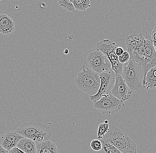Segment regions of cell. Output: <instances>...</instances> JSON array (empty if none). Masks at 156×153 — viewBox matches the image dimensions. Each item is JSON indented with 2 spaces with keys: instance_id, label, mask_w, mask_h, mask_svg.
Returning <instances> with one entry per match:
<instances>
[{
  "instance_id": "6da1fadb",
  "label": "cell",
  "mask_w": 156,
  "mask_h": 153,
  "mask_svg": "<svg viewBox=\"0 0 156 153\" xmlns=\"http://www.w3.org/2000/svg\"><path fill=\"white\" fill-rule=\"evenodd\" d=\"M126 44L130 59L142 67L145 84L147 72L156 66V51L153 42L146 40L142 34H133L127 37Z\"/></svg>"
},
{
  "instance_id": "7a4b0ae2",
  "label": "cell",
  "mask_w": 156,
  "mask_h": 153,
  "mask_svg": "<svg viewBox=\"0 0 156 153\" xmlns=\"http://www.w3.org/2000/svg\"><path fill=\"white\" fill-rule=\"evenodd\" d=\"M15 131L24 138L34 140L36 144L48 141L52 137L50 127L41 122L25 123Z\"/></svg>"
},
{
  "instance_id": "3957f363",
  "label": "cell",
  "mask_w": 156,
  "mask_h": 153,
  "mask_svg": "<svg viewBox=\"0 0 156 153\" xmlns=\"http://www.w3.org/2000/svg\"><path fill=\"white\" fill-rule=\"evenodd\" d=\"M101 140H105L123 153H137L135 142L122 130L110 124L109 129Z\"/></svg>"
},
{
  "instance_id": "277c9868",
  "label": "cell",
  "mask_w": 156,
  "mask_h": 153,
  "mask_svg": "<svg viewBox=\"0 0 156 153\" xmlns=\"http://www.w3.org/2000/svg\"><path fill=\"white\" fill-rule=\"evenodd\" d=\"M75 83L81 91L93 96L95 95L99 90L100 77L96 72L83 65V71L78 73Z\"/></svg>"
},
{
  "instance_id": "5b68a950",
  "label": "cell",
  "mask_w": 156,
  "mask_h": 153,
  "mask_svg": "<svg viewBox=\"0 0 156 153\" xmlns=\"http://www.w3.org/2000/svg\"><path fill=\"white\" fill-rule=\"evenodd\" d=\"M127 66H123L122 78L132 91H140L145 88L144 73L140 63L129 59Z\"/></svg>"
},
{
  "instance_id": "8992f818",
  "label": "cell",
  "mask_w": 156,
  "mask_h": 153,
  "mask_svg": "<svg viewBox=\"0 0 156 153\" xmlns=\"http://www.w3.org/2000/svg\"><path fill=\"white\" fill-rule=\"evenodd\" d=\"M84 65L98 75L112 70V65L107 56L97 48L90 50L84 56Z\"/></svg>"
},
{
  "instance_id": "52a82bcc",
  "label": "cell",
  "mask_w": 156,
  "mask_h": 153,
  "mask_svg": "<svg viewBox=\"0 0 156 153\" xmlns=\"http://www.w3.org/2000/svg\"><path fill=\"white\" fill-rule=\"evenodd\" d=\"M118 47L114 41L104 39L97 44L96 47L107 56L112 65V70L116 75H121L124 64L119 62L118 56L116 54L115 49Z\"/></svg>"
},
{
  "instance_id": "ba28073f",
  "label": "cell",
  "mask_w": 156,
  "mask_h": 153,
  "mask_svg": "<svg viewBox=\"0 0 156 153\" xmlns=\"http://www.w3.org/2000/svg\"><path fill=\"white\" fill-rule=\"evenodd\" d=\"M124 105V102L113 96L111 92L103 95L99 100L94 103V107L102 114L115 113Z\"/></svg>"
},
{
  "instance_id": "9c48e42d",
  "label": "cell",
  "mask_w": 156,
  "mask_h": 153,
  "mask_svg": "<svg viewBox=\"0 0 156 153\" xmlns=\"http://www.w3.org/2000/svg\"><path fill=\"white\" fill-rule=\"evenodd\" d=\"M100 79V86L95 95L90 96V98L94 103L99 100L103 95L111 93L116 80V75L112 70L105 71L99 75Z\"/></svg>"
},
{
  "instance_id": "30bf717a",
  "label": "cell",
  "mask_w": 156,
  "mask_h": 153,
  "mask_svg": "<svg viewBox=\"0 0 156 153\" xmlns=\"http://www.w3.org/2000/svg\"><path fill=\"white\" fill-rule=\"evenodd\" d=\"M111 93L122 102H124L130 98L132 91L128 86L121 75H118L116 77L115 85Z\"/></svg>"
},
{
  "instance_id": "8fae6325",
  "label": "cell",
  "mask_w": 156,
  "mask_h": 153,
  "mask_svg": "<svg viewBox=\"0 0 156 153\" xmlns=\"http://www.w3.org/2000/svg\"><path fill=\"white\" fill-rule=\"evenodd\" d=\"M24 137L16 131L9 130L1 137L0 145L8 151L11 150L19 143Z\"/></svg>"
},
{
  "instance_id": "7c38bea8",
  "label": "cell",
  "mask_w": 156,
  "mask_h": 153,
  "mask_svg": "<svg viewBox=\"0 0 156 153\" xmlns=\"http://www.w3.org/2000/svg\"><path fill=\"white\" fill-rule=\"evenodd\" d=\"M15 29V23L12 18L7 15L0 14V33L10 36L13 33Z\"/></svg>"
},
{
  "instance_id": "4fadbf2b",
  "label": "cell",
  "mask_w": 156,
  "mask_h": 153,
  "mask_svg": "<svg viewBox=\"0 0 156 153\" xmlns=\"http://www.w3.org/2000/svg\"><path fill=\"white\" fill-rule=\"evenodd\" d=\"M16 147L25 153H37V144L30 139L25 138L21 139Z\"/></svg>"
},
{
  "instance_id": "5bb4252c",
  "label": "cell",
  "mask_w": 156,
  "mask_h": 153,
  "mask_svg": "<svg viewBox=\"0 0 156 153\" xmlns=\"http://www.w3.org/2000/svg\"><path fill=\"white\" fill-rule=\"evenodd\" d=\"M56 145L50 140L37 144V153H57Z\"/></svg>"
},
{
  "instance_id": "9a60e30c",
  "label": "cell",
  "mask_w": 156,
  "mask_h": 153,
  "mask_svg": "<svg viewBox=\"0 0 156 153\" xmlns=\"http://www.w3.org/2000/svg\"><path fill=\"white\" fill-rule=\"evenodd\" d=\"M156 87V67L151 68L146 74L145 88L152 89Z\"/></svg>"
},
{
  "instance_id": "2e32d148",
  "label": "cell",
  "mask_w": 156,
  "mask_h": 153,
  "mask_svg": "<svg viewBox=\"0 0 156 153\" xmlns=\"http://www.w3.org/2000/svg\"><path fill=\"white\" fill-rule=\"evenodd\" d=\"M73 4L79 11H85L91 7L90 0H73Z\"/></svg>"
},
{
  "instance_id": "e0dca14e",
  "label": "cell",
  "mask_w": 156,
  "mask_h": 153,
  "mask_svg": "<svg viewBox=\"0 0 156 153\" xmlns=\"http://www.w3.org/2000/svg\"><path fill=\"white\" fill-rule=\"evenodd\" d=\"M102 153H123L115 146L105 140H101Z\"/></svg>"
},
{
  "instance_id": "ac0fdd59",
  "label": "cell",
  "mask_w": 156,
  "mask_h": 153,
  "mask_svg": "<svg viewBox=\"0 0 156 153\" xmlns=\"http://www.w3.org/2000/svg\"><path fill=\"white\" fill-rule=\"evenodd\" d=\"M109 124L108 121L105 120L104 123L99 124L98 128L97 137L99 139H102L108 132L109 129Z\"/></svg>"
},
{
  "instance_id": "d6986e66",
  "label": "cell",
  "mask_w": 156,
  "mask_h": 153,
  "mask_svg": "<svg viewBox=\"0 0 156 153\" xmlns=\"http://www.w3.org/2000/svg\"><path fill=\"white\" fill-rule=\"evenodd\" d=\"M59 6L70 12H74L75 9L73 4V0H58Z\"/></svg>"
},
{
  "instance_id": "ffe728a7",
  "label": "cell",
  "mask_w": 156,
  "mask_h": 153,
  "mask_svg": "<svg viewBox=\"0 0 156 153\" xmlns=\"http://www.w3.org/2000/svg\"><path fill=\"white\" fill-rule=\"evenodd\" d=\"M90 146L92 150L95 151H98L102 150V142L99 139L92 140L90 143Z\"/></svg>"
},
{
  "instance_id": "44dd1931",
  "label": "cell",
  "mask_w": 156,
  "mask_h": 153,
  "mask_svg": "<svg viewBox=\"0 0 156 153\" xmlns=\"http://www.w3.org/2000/svg\"><path fill=\"white\" fill-rule=\"evenodd\" d=\"M130 59V55L127 51H124L122 55L118 57L119 62L122 64L127 62Z\"/></svg>"
},
{
  "instance_id": "7402d4cb",
  "label": "cell",
  "mask_w": 156,
  "mask_h": 153,
  "mask_svg": "<svg viewBox=\"0 0 156 153\" xmlns=\"http://www.w3.org/2000/svg\"><path fill=\"white\" fill-rule=\"evenodd\" d=\"M9 153H25L24 151L18 148L17 147H15L13 148L11 150L9 151Z\"/></svg>"
},
{
  "instance_id": "603a6c76",
  "label": "cell",
  "mask_w": 156,
  "mask_h": 153,
  "mask_svg": "<svg viewBox=\"0 0 156 153\" xmlns=\"http://www.w3.org/2000/svg\"><path fill=\"white\" fill-rule=\"evenodd\" d=\"M124 52V50L122 48V47H120L118 46V47L116 48L115 53L118 57L122 55V54Z\"/></svg>"
},
{
  "instance_id": "cb8c5ba5",
  "label": "cell",
  "mask_w": 156,
  "mask_h": 153,
  "mask_svg": "<svg viewBox=\"0 0 156 153\" xmlns=\"http://www.w3.org/2000/svg\"><path fill=\"white\" fill-rule=\"evenodd\" d=\"M0 153H9V151L0 145Z\"/></svg>"
},
{
  "instance_id": "d4e9b609",
  "label": "cell",
  "mask_w": 156,
  "mask_h": 153,
  "mask_svg": "<svg viewBox=\"0 0 156 153\" xmlns=\"http://www.w3.org/2000/svg\"><path fill=\"white\" fill-rule=\"evenodd\" d=\"M69 50H68V49H65V50H64V53L65 54H68L69 53Z\"/></svg>"
},
{
  "instance_id": "484cf974",
  "label": "cell",
  "mask_w": 156,
  "mask_h": 153,
  "mask_svg": "<svg viewBox=\"0 0 156 153\" xmlns=\"http://www.w3.org/2000/svg\"><path fill=\"white\" fill-rule=\"evenodd\" d=\"M2 0H0V2H1V1H2Z\"/></svg>"
}]
</instances>
